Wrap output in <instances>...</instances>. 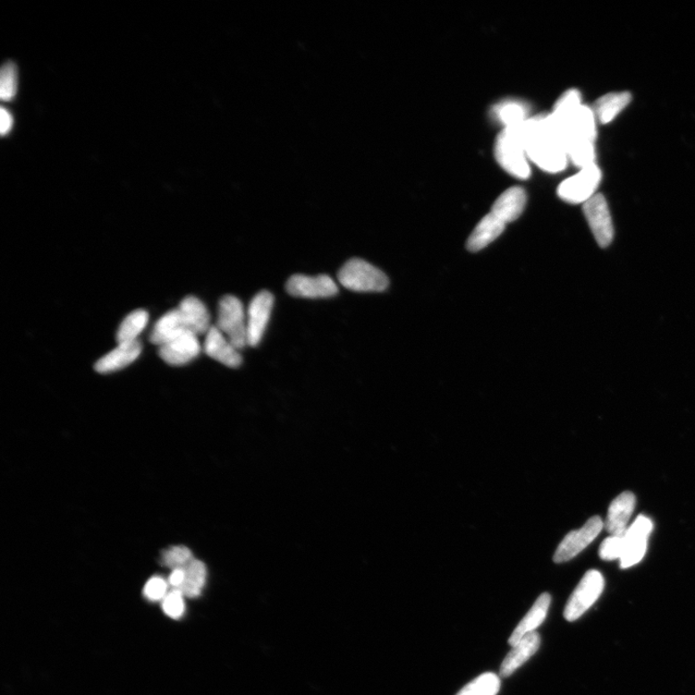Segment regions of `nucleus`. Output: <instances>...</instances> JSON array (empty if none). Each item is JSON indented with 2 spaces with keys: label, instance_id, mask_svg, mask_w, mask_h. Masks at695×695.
Returning <instances> with one entry per match:
<instances>
[{
  "label": "nucleus",
  "instance_id": "f257e3e1",
  "mask_svg": "<svg viewBox=\"0 0 695 695\" xmlns=\"http://www.w3.org/2000/svg\"><path fill=\"white\" fill-rule=\"evenodd\" d=\"M521 132L531 163L548 174H558L566 168V146L550 114L529 118L521 126Z\"/></svg>",
  "mask_w": 695,
  "mask_h": 695
},
{
  "label": "nucleus",
  "instance_id": "f03ea898",
  "mask_svg": "<svg viewBox=\"0 0 695 695\" xmlns=\"http://www.w3.org/2000/svg\"><path fill=\"white\" fill-rule=\"evenodd\" d=\"M521 126L504 128L496 139V161L510 175L519 179L530 176V161L521 137Z\"/></svg>",
  "mask_w": 695,
  "mask_h": 695
},
{
  "label": "nucleus",
  "instance_id": "7ed1b4c3",
  "mask_svg": "<svg viewBox=\"0 0 695 695\" xmlns=\"http://www.w3.org/2000/svg\"><path fill=\"white\" fill-rule=\"evenodd\" d=\"M338 282L355 292H383L389 285L388 277L377 267L360 259H352L341 267Z\"/></svg>",
  "mask_w": 695,
  "mask_h": 695
},
{
  "label": "nucleus",
  "instance_id": "20e7f679",
  "mask_svg": "<svg viewBox=\"0 0 695 695\" xmlns=\"http://www.w3.org/2000/svg\"><path fill=\"white\" fill-rule=\"evenodd\" d=\"M216 327L239 351L249 346L246 312L238 298L227 295L219 301Z\"/></svg>",
  "mask_w": 695,
  "mask_h": 695
},
{
  "label": "nucleus",
  "instance_id": "39448f33",
  "mask_svg": "<svg viewBox=\"0 0 695 695\" xmlns=\"http://www.w3.org/2000/svg\"><path fill=\"white\" fill-rule=\"evenodd\" d=\"M601 181L602 172L596 164L581 168L577 174L561 182L558 197L571 204H584L594 197Z\"/></svg>",
  "mask_w": 695,
  "mask_h": 695
},
{
  "label": "nucleus",
  "instance_id": "423d86ee",
  "mask_svg": "<svg viewBox=\"0 0 695 695\" xmlns=\"http://www.w3.org/2000/svg\"><path fill=\"white\" fill-rule=\"evenodd\" d=\"M605 580L599 571L590 570L584 575L566 605L564 617L572 622L581 618L599 599Z\"/></svg>",
  "mask_w": 695,
  "mask_h": 695
},
{
  "label": "nucleus",
  "instance_id": "0eeeda50",
  "mask_svg": "<svg viewBox=\"0 0 695 695\" xmlns=\"http://www.w3.org/2000/svg\"><path fill=\"white\" fill-rule=\"evenodd\" d=\"M583 213L592 234L601 248H607L613 242L614 229L611 212L603 194L596 193L583 204Z\"/></svg>",
  "mask_w": 695,
  "mask_h": 695
},
{
  "label": "nucleus",
  "instance_id": "6e6552de",
  "mask_svg": "<svg viewBox=\"0 0 695 695\" xmlns=\"http://www.w3.org/2000/svg\"><path fill=\"white\" fill-rule=\"evenodd\" d=\"M652 530L653 522L648 517L641 515L633 521L624 534L625 551L620 558L622 569H628L640 563L648 551V538Z\"/></svg>",
  "mask_w": 695,
  "mask_h": 695
},
{
  "label": "nucleus",
  "instance_id": "1a4fd4ad",
  "mask_svg": "<svg viewBox=\"0 0 695 695\" xmlns=\"http://www.w3.org/2000/svg\"><path fill=\"white\" fill-rule=\"evenodd\" d=\"M603 528L602 519L596 516L589 519L581 530L571 531L558 546L554 556L555 563H566L577 556L595 540Z\"/></svg>",
  "mask_w": 695,
  "mask_h": 695
},
{
  "label": "nucleus",
  "instance_id": "9d476101",
  "mask_svg": "<svg viewBox=\"0 0 695 695\" xmlns=\"http://www.w3.org/2000/svg\"><path fill=\"white\" fill-rule=\"evenodd\" d=\"M286 290L292 297L324 299L335 296L338 286L335 280L326 275L316 276L295 275L289 278Z\"/></svg>",
  "mask_w": 695,
  "mask_h": 695
},
{
  "label": "nucleus",
  "instance_id": "9b49d317",
  "mask_svg": "<svg viewBox=\"0 0 695 695\" xmlns=\"http://www.w3.org/2000/svg\"><path fill=\"white\" fill-rule=\"evenodd\" d=\"M275 298L272 292L261 291L250 301L248 310V343L259 346L271 319Z\"/></svg>",
  "mask_w": 695,
  "mask_h": 695
},
{
  "label": "nucleus",
  "instance_id": "f8f14e48",
  "mask_svg": "<svg viewBox=\"0 0 695 695\" xmlns=\"http://www.w3.org/2000/svg\"><path fill=\"white\" fill-rule=\"evenodd\" d=\"M201 352L199 336L189 331L182 333L158 350L161 359L172 367H182L197 359Z\"/></svg>",
  "mask_w": 695,
  "mask_h": 695
},
{
  "label": "nucleus",
  "instance_id": "ddd939ff",
  "mask_svg": "<svg viewBox=\"0 0 695 695\" xmlns=\"http://www.w3.org/2000/svg\"><path fill=\"white\" fill-rule=\"evenodd\" d=\"M204 351L207 356L230 369H237L242 362L240 351L230 343L216 326H212L210 331L207 333Z\"/></svg>",
  "mask_w": 695,
  "mask_h": 695
},
{
  "label": "nucleus",
  "instance_id": "4468645a",
  "mask_svg": "<svg viewBox=\"0 0 695 695\" xmlns=\"http://www.w3.org/2000/svg\"><path fill=\"white\" fill-rule=\"evenodd\" d=\"M178 310L187 331L198 336L210 331L211 317L199 299L192 296L185 298L181 301Z\"/></svg>",
  "mask_w": 695,
  "mask_h": 695
},
{
  "label": "nucleus",
  "instance_id": "2eb2a0df",
  "mask_svg": "<svg viewBox=\"0 0 695 695\" xmlns=\"http://www.w3.org/2000/svg\"><path fill=\"white\" fill-rule=\"evenodd\" d=\"M141 351L142 346L139 340L120 343L114 350L96 362L95 370L97 373L109 374L124 369L139 359Z\"/></svg>",
  "mask_w": 695,
  "mask_h": 695
},
{
  "label": "nucleus",
  "instance_id": "dca6fc26",
  "mask_svg": "<svg viewBox=\"0 0 695 695\" xmlns=\"http://www.w3.org/2000/svg\"><path fill=\"white\" fill-rule=\"evenodd\" d=\"M636 496L631 492L619 495L611 506L606 521V529L612 535H624L627 531L629 521L635 511Z\"/></svg>",
  "mask_w": 695,
  "mask_h": 695
},
{
  "label": "nucleus",
  "instance_id": "f3484780",
  "mask_svg": "<svg viewBox=\"0 0 695 695\" xmlns=\"http://www.w3.org/2000/svg\"><path fill=\"white\" fill-rule=\"evenodd\" d=\"M527 200L526 191L521 187H512L499 195L491 213L505 225L515 222L526 208Z\"/></svg>",
  "mask_w": 695,
  "mask_h": 695
},
{
  "label": "nucleus",
  "instance_id": "a211bd4d",
  "mask_svg": "<svg viewBox=\"0 0 695 695\" xmlns=\"http://www.w3.org/2000/svg\"><path fill=\"white\" fill-rule=\"evenodd\" d=\"M541 644V638L538 631H532L514 646L513 649L504 658L501 667V676L509 677L516 670L538 651Z\"/></svg>",
  "mask_w": 695,
  "mask_h": 695
},
{
  "label": "nucleus",
  "instance_id": "6ab92c4d",
  "mask_svg": "<svg viewBox=\"0 0 695 695\" xmlns=\"http://www.w3.org/2000/svg\"><path fill=\"white\" fill-rule=\"evenodd\" d=\"M551 602V595L548 593L542 594L536 600L530 611L523 617L513 633H512L508 641L511 646L514 648L521 639L529 635V633L535 631L543 623L547 615Z\"/></svg>",
  "mask_w": 695,
  "mask_h": 695
},
{
  "label": "nucleus",
  "instance_id": "aec40b11",
  "mask_svg": "<svg viewBox=\"0 0 695 695\" xmlns=\"http://www.w3.org/2000/svg\"><path fill=\"white\" fill-rule=\"evenodd\" d=\"M505 224L491 212L486 215L470 236L467 248L471 252H478L489 246L503 234Z\"/></svg>",
  "mask_w": 695,
  "mask_h": 695
},
{
  "label": "nucleus",
  "instance_id": "412c9836",
  "mask_svg": "<svg viewBox=\"0 0 695 695\" xmlns=\"http://www.w3.org/2000/svg\"><path fill=\"white\" fill-rule=\"evenodd\" d=\"M631 95L629 92L607 93L597 100L593 111L602 124L611 123L630 105Z\"/></svg>",
  "mask_w": 695,
  "mask_h": 695
},
{
  "label": "nucleus",
  "instance_id": "4be33fe9",
  "mask_svg": "<svg viewBox=\"0 0 695 695\" xmlns=\"http://www.w3.org/2000/svg\"><path fill=\"white\" fill-rule=\"evenodd\" d=\"M185 332L187 329L182 321L178 309H176L165 313L156 323L150 341L153 344L161 347Z\"/></svg>",
  "mask_w": 695,
  "mask_h": 695
},
{
  "label": "nucleus",
  "instance_id": "5701e85b",
  "mask_svg": "<svg viewBox=\"0 0 695 695\" xmlns=\"http://www.w3.org/2000/svg\"><path fill=\"white\" fill-rule=\"evenodd\" d=\"M148 313L142 309L129 314L118 328L116 335L118 344L138 341L140 335L148 326Z\"/></svg>",
  "mask_w": 695,
  "mask_h": 695
},
{
  "label": "nucleus",
  "instance_id": "b1692460",
  "mask_svg": "<svg viewBox=\"0 0 695 695\" xmlns=\"http://www.w3.org/2000/svg\"><path fill=\"white\" fill-rule=\"evenodd\" d=\"M186 579L179 589L188 598H197L201 594L207 579V569L201 561L193 559L185 567Z\"/></svg>",
  "mask_w": 695,
  "mask_h": 695
},
{
  "label": "nucleus",
  "instance_id": "393cba45",
  "mask_svg": "<svg viewBox=\"0 0 695 695\" xmlns=\"http://www.w3.org/2000/svg\"><path fill=\"white\" fill-rule=\"evenodd\" d=\"M526 106L518 101H506L497 105L495 108V116L505 128L521 126L529 118Z\"/></svg>",
  "mask_w": 695,
  "mask_h": 695
},
{
  "label": "nucleus",
  "instance_id": "a878e982",
  "mask_svg": "<svg viewBox=\"0 0 695 695\" xmlns=\"http://www.w3.org/2000/svg\"><path fill=\"white\" fill-rule=\"evenodd\" d=\"M566 149L569 161L580 168L596 164L595 141L589 140H572L566 145Z\"/></svg>",
  "mask_w": 695,
  "mask_h": 695
},
{
  "label": "nucleus",
  "instance_id": "bb28decb",
  "mask_svg": "<svg viewBox=\"0 0 695 695\" xmlns=\"http://www.w3.org/2000/svg\"><path fill=\"white\" fill-rule=\"evenodd\" d=\"M501 687V678L493 673H487L472 680L456 695H496Z\"/></svg>",
  "mask_w": 695,
  "mask_h": 695
},
{
  "label": "nucleus",
  "instance_id": "cd10ccee",
  "mask_svg": "<svg viewBox=\"0 0 695 695\" xmlns=\"http://www.w3.org/2000/svg\"><path fill=\"white\" fill-rule=\"evenodd\" d=\"M18 89V70L13 63H7L0 72V97L4 101L14 99Z\"/></svg>",
  "mask_w": 695,
  "mask_h": 695
},
{
  "label": "nucleus",
  "instance_id": "c85d7f7f",
  "mask_svg": "<svg viewBox=\"0 0 695 695\" xmlns=\"http://www.w3.org/2000/svg\"><path fill=\"white\" fill-rule=\"evenodd\" d=\"M191 560L192 553L185 546L170 547L162 554V565L173 570L186 567Z\"/></svg>",
  "mask_w": 695,
  "mask_h": 695
},
{
  "label": "nucleus",
  "instance_id": "c756f323",
  "mask_svg": "<svg viewBox=\"0 0 695 695\" xmlns=\"http://www.w3.org/2000/svg\"><path fill=\"white\" fill-rule=\"evenodd\" d=\"M184 595L179 589L168 592L163 600V611L170 618L179 619L185 614Z\"/></svg>",
  "mask_w": 695,
  "mask_h": 695
},
{
  "label": "nucleus",
  "instance_id": "7c9ffc66",
  "mask_svg": "<svg viewBox=\"0 0 695 695\" xmlns=\"http://www.w3.org/2000/svg\"><path fill=\"white\" fill-rule=\"evenodd\" d=\"M624 551V535H612L602 543L599 555L603 560L611 561L620 559L623 555Z\"/></svg>",
  "mask_w": 695,
  "mask_h": 695
},
{
  "label": "nucleus",
  "instance_id": "2f4dec72",
  "mask_svg": "<svg viewBox=\"0 0 695 695\" xmlns=\"http://www.w3.org/2000/svg\"><path fill=\"white\" fill-rule=\"evenodd\" d=\"M168 582L161 577L155 576L146 582L143 594L151 602L161 601L167 595Z\"/></svg>",
  "mask_w": 695,
  "mask_h": 695
},
{
  "label": "nucleus",
  "instance_id": "473e14b6",
  "mask_svg": "<svg viewBox=\"0 0 695 695\" xmlns=\"http://www.w3.org/2000/svg\"><path fill=\"white\" fill-rule=\"evenodd\" d=\"M14 125V119L13 116L5 109L4 107L2 108V112H0V132H2L3 136L8 135L12 128H13Z\"/></svg>",
  "mask_w": 695,
  "mask_h": 695
},
{
  "label": "nucleus",
  "instance_id": "72a5a7b5",
  "mask_svg": "<svg viewBox=\"0 0 695 695\" xmlns=\"http://www.w3.org/2000/svg\"><path fill=\"white\" fill-rule=\"evenodd\" d=\"M186 579V571L184 568H177L173 570L172 574L168 578V584L173 587L174 589H180L182 585L184 584Z\"/></svg>",
  "mask_w": 695,
  "mask_h": 695
}]
</instances>
